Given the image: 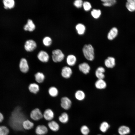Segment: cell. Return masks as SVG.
<instances>
[{
  "instance_id": "1",
  "label": "cell",
  "mask_w": 135,
  "mask_h": 135,
  "mask_svg": "<svg viewBox=\"0 0 135 135\" xmlns=\"http://www.w3.org/2000/svg\"><path fill=\"white\" fill-rule=\"evenodd\" d=\"M26 116L20 107H17L12 113L9 121L11 128L16 131H22V124Z\"/></svg>"
},
{
  "instance_id": "2",
  "label": "cell",
  "mask_w": 135,
  "mask_h": 135,
  "mask_svg": "<svg viewBox=\"0 0 135 135\" xmlns=\"http://www.w3.org/2000/svg\"><path fill=\"white\" fill-rule=\"evenodd\" d=\"M82 50L84 55L87 60L90 61L94 60V49L91 44L84 45Z\"/></svg>"
},
{
  "instance_id": "3",
  "label": "cell",
  "mask_w": 135,
  "mask_h": 135,
  "mask_svg": "<svg viewBox=\"0 0 135 135\" xmlns=\"http://www.w3.org/2000/svg\"><path fill=\"white\" fill-rule=\"evenodd\" d=\"M52 54V59L54 62H61L64 58V54L62 51L59 49H56L53 50Z\"/></svg>"
},
{
  "instance_id": "4",
  "label": "cell",
  "mask_w": 135,
  "mask_h": 135,
  "mask_svg": "<svg viewBox=\"0 0 135 135\" xmlns=\"http://www.w3.org/2000/svg\"><path fill=\"white\" fill-rule=\"evenodd\" d=\"M37 46V44L34 40L32 39H29L25 42L24 48L26 51L31 52L35 50Z\"/></svg>"
},
{
  "instance_id": "5",
  "label": "cell",
  "mask_w": 135,
  "mask_h": 135,
  "mask_svg": "<svg viewBox=\"0 0 135 135\" xmlns=\"http://www.w3.org/2000/svg\"><path fill=\"white\" fill-rule=\"evenodd\" d=\"M19 68L20 71L23 73H26L28 71L29 66L26 58H22L21 59L19 64Z\"/></svg>"
},
{
  "instance_id": "6",
  "label": "cell",
  "mask_w": 135,
  "mask_h": 135,
  "mask_svg": "<svg viewBox=\"0 0 135 135\" xmlns=\"http://www.w3.org/2000/svg\"><path fill=\"white\" fill-rule=\"evenodd\" d=\"M37 57L40 62L43 63L47 62L50 59V56L44 50H41L39 52Z\"/></svg>"
},
{
  "instance_id": "7",
  "label": "cell",
  "mask_w": 135,
  "mask_h": 135,
  "mask_svg": "<svg viewBox=\"0 0 135 135\" xmlns=\"http://www.w3.org/2000/svg\"><path fill=\"white\" fill-rule=\"evenodd\" d=\"M30 116L33 120H38L42 118L43 115L40 110L38 108H36L31 112Z\"/></svg>"
},
{
  "instance_id": "8",
  "label": "cell",
  "mask_w": 135,
  "mask_h": 135,
  "mask_svg": "<svg viewBox=\"0 0 135 135\" xmlns=\"http://www.w3.org/2000/svg\"><path fill=\"white\" fill-rule=\"evenodd\" d=\"M72 74V70L69 66H64L62 69L61 74L62 76L64 78L67 79L69 78Z\"/></svg>"
},
{
  "instance_id": "9",
  "label": "cell",
  "mask_w": 135,
  "mask_h": 135,
  "mask_svg": "<svg viewBox=\"0 0 135 135\" xmlns=\"http://www.w3.org/2000/svg\"><path fill=\"white\" fill-rule=\"evenodd\" d=\"M36 28V25L32 20L29 19L24 26L23 29L26 31L32 32L35 30Z\"/></svg>"
},
{
  "instance_id": "10",
  "label": "cell",
  "mask_w": 135,
  "mask_h": 135,
  "mask_svg": "<svg viewBox=\"0 0 135 135\" xmlns=\"http://www.w3.org/2000/svg\"><path fill=\"white\" fill-rule=\"evenodd\" d=\"M61 106L64 109L67 110L70 107L72 102L70 100L66 97L62 98L61 100Z\"/></svg>"
},
{
  "instance_id": "11",
  "label": "cell",
  "mask_w": 135,
  "mask_h": 135,
  "mask_svg": "<svg viewBox=\"0 0 135 135\" xmlns=\"http://www.w3.org/2000/svg\"><path fill=\"white\" fill-rule=\"evenodd\" d=\"M104 64L106 67L108 68H113L116 65L115 59L112 57H108L105 60Z\"/></svg>"
},
{
  "instance_id": "12",
  "label": "cell",
  "mask_w": 135,
  "mask_h": 135,
  "mask_svg": "<svg viewBox=\"0 0 135 135\" xmlns=\"http://www.w3.org/2000/svg\"><path fill=\"white\" fill-rule=\"evenodd\" d=\"M78 68L81 72L85 74L89 73L90 70V66L86 62H84L80 64L78 66Z\"/></svg>"
},
{
  "instance_id": "13",
  "label": "cell",
  "mask_w": 135,
  "mask_h": 135,
  "mask_svg": "<svg viewBox=\"0 0 135 135\" xmlns=\"http://www.w3.org/2000/svg\"><path fill=\"white\" fill-rule=\"evenodd\" d=\"M48 129L46 127L43 125L38 126L36 128L35 132L38 135H44L47 133Z\"/></svg>"
},
{
  "instance_id": "14",
  "label": "cell",
  "mask_w": 135,
  "mask_h": 135,
  "mask_svg": "<svg viewBox=\"0 0 135 135\" xmlns=\"http://www.w3.org/2000/svg\"><path fill=\"white\" fill-rule=\"evenodd\" d=\"M28 88L30 92L36 94L39 91L40 88L38 84L36 83H32L29 85Z\"/></svg>"
},
{
  "instance_id": "15",
  "label": "cell",
  "mask_w": 135,
  "mask_h": 135,
  "mask_svg": "<svg viewBox=\"0 0 135 135\" xmlns=\"http://www.w3.org/2000/svg\"><path fill=\"white\" fill-rule=\"evenodd\" d=\"M105 72V70L104 68L102 66L99 67L95 71V75L98 79H103L105 77L104 74Z\"/></svg>"
},
{
  "instance_id": "16",
  "label": "cell",
  "mask_w": 135,
  "mask_h": 135,
  "mask_svg": "<svg viewBox=\"0 0 135 135\" xmlns=\"http://www.w3.org/2000/svg\"><path fill=\"white\" fill-rule=\"evenodd\" d=\"M67 64L70 66H72L76 64V56L73 54H69L67 57L66 59Z\"/></svg>"
},
{
  "instance_id": "17",
  "label": "cell",
  "mask_w": 135,
  "mask_h": 135,
  "mask_svg": "<svg viewBox=\"0 0 135 135\" xmlns=\"http://www.w3.org/2000/svg\"><path fill=\"white\" fill-rule=\"evenodd\" d=\"M43 116L46 120H50L54 118V114L52 111L50 109H47L44 111Z\"/></svg>"
},
{
  "instance_id": "18",
  "label": "cell",
  "mask_w": 135,
  "mask_h": 135,
  "mask_svg": "<svg viewBox=\"0 0 135 135\" xmlns=\"http://www.w3.org/2000/svg\"><path fill=\"white\" fill-rule=\"evenodd\" d=\"M96 87L98 89L102 90L105 88L106 86V84L103 79H98L95 84Z\"/></svg>"
},
{
  "instance_id": "19",
  "label": "cell",
  "mask_w": 135,
  "mask_h": 135,
  "mask_svg": "<svg viewBox=\"0 0 135 135\" xmlns=\"http://www.w3.org/2000/svg\"><path fill=\"white\" fill-rule=\"evenodd\" d=\"M118 30L116 27L112 28L108 34L107 38L110 40L114 39L116 36L118 34Z\"/></svg>"
},
{
  "instance_id": "20",
  "label": "cell",
  "mask_w": 135,
  "mask_h": 135,
  "mask_svg": "<svg viewBox=\"0 0 135 135\" xmlns=\"http://www.w3.org/2000/svg\"><path fill=\"white\" fill-rule=\"evenodd\" d=\"M35 79L36 82L39 84L43 82L45 78V76L42 72H38L34 75Z\"/></svg>"
},
{
  "instance_id": "21",
  "label": "cell",
  "mask_w": 135,
  "mask_h": 135,
  "mask_svg": "<svg viewBox=\"0 0 135 135\" xmlns=\"http://www.w3.org/2000/svg\"><path fill=\"white\" fill-rule=\"evenodd\" d=\"M126 6L128 10L130 12L135 10V0H128L126 4Z\"/></svg>"
},
{
  "instance_id": "22",
  "label": "cell",
  "mask_w": 135,
  "mask_h": 135,
  "mask_svg": "<svg viewBox=\"0 0 135 135\" xmlns=\"http://www.w3.org/2000/svg\"><path fill=\"white\" fill-rule=\"evenodd\" d=\"M130 132V128L126 126H122L118 128V132L120 135H126Z\"/></svg>"
},
{
  "instance_id": "23",
  "label": "cell",
  "mask_w": 135,
  "mask_h": 135,
  "mask_svg": "<svg viewBox=\"0 0 135 135\" xmlns=\"http://www.w3.org/2000/svg\"><path fill=\"white\" fill-rule=\"evenodd\" d=\"M4 8L6 9H11L15 6V2L14 0H4L3 1Z\"/></svg>"
},
{
  "instance_id": "24",
  "label": "cell",
  "mask_w": 135,
  "mask_h": 135,
  "mask_svg": "<svg viewBox=\"0 0 135 135\" xmlns=\"http://www.w3.org/2000/svg\"><path fill=\"white\" fill-rule=\"evenodd\" d=\"M48 92L49 95L53 97L56 96L58 94V89L54 86L50 87L48 89Z\"/></svg>"
},
{
  "instance_id": "25",
  "label": "cell",
  "mask_w": 135,
  "mask_h": 135,
  "mask_svg": "<svg viewBox=\"0 0 135 135\" xmlns=\"http://www.w3.org/2000/svg\"><path fill=\"white\" fill-rule=\"evenodd\" d=\"M48 126L51 130L54 132L57 131L59 128L58 124L54 121L49 122L48 123Z\"/></svg>"
},
{
  "instance_id": "26",
  "label": "cell",
  "mask_w": 135,
  "mask_h": 135,
  "mask_svg": "<svg viewBox=\"0 0 135 135\" xmlns=\"http://www.w3.org/2000/svg\"><path fill=\"white\" fill-rule=\"evenodd\" d=\"M76 28L78 33L79 35L83 34L86 30V27L83 24L81 23L78 24L76 26Z\"/></svg>"
},
{
  "instance_id": "27",
  "label": "cell",
  "mask_w": 135,
  "mask_h": 135,
  "mask_svg": "<svg viewBox=\"0 0 135 135\" xmlns=\"http://www.w3.org/2000/svg\"><path fill=\"white\" fill-rule=\"evenodd\" d=\"M34 126V123L28 120H25L22 124L23 128L26 130L32 129L33 127Z\"/></svg>"
},
{
  "instance_id": "28",
  "label": "cell",
  "mask_w": 135,
  "mask_h": 135,
  "mask_svg": "<svg viewBox=\"0 0 135 135\" xmlns=\"http://www.w3.org/2000/svg\"><path fill=\"white\" fill-rule=\"evenodd\" d=\"M76 98L79 100H83L85 98V95L83 91L81 90L77 91L75 94Z\"/></svg>"
},
{
  "instance_id": "29",
  "label": "cell",
  "mask_w": 135,
  "mask_h": 135,
  "mask_svg": "<svg viewBox=\"0 0 135 135\" xmlns=\"http://www.w3.org/2000/svg\"><path fill=\"white\" fill-rule=\"evenodd\" d=\"M52 40L51 38L48 36L44 37L42 40V43L45 46H49L52 44Z\"/></svg>"
},
{
  "instance_id": "30",
  "label": "cell",
  "mask_w": 135,
  "mask_h": 135,
  "mask_svg": "<svg viewBox=\"0 0 135 135\" xmlns=\"http://www.w3.org/2000/svg\"><path fill=\"white\" fill-rule=\"evenodd\" d=\"M91 14L92 16L94 18L97 19L100 16L101 12L100 10L94 9L91 11Z\"/></svg>"
},
{
  "instance_id": "31",
  "label": "cell",
  "mask_w": 135,
  "mask_h": 135,
  "mask_svg": "<svg viewBox=\"0 0 135 135\" xmlns=\"http://www.w3.org/2000/svg\"><path fill=\"white\" fill-rule=\"evenodd\" d=\"M59 120L63 123H66L68 120V114L66 112H63L59 117Z\"/></svg>"
},
{
  "instance_id": "32",
  "label": "cell",
  "mask_w": 135,
  "mask_h": 135,
  "mask_svg": "<svg viewBox=\"0 0 135 135\" xmlns=\"http://www.w3.org/2000/svg\"><path fill=\"white\" fill-rule=\"evenodd\" d=\"M110 126V125L106 122H104L101 123L100 129L101 131L103 132H106Z\"/></svg>"
},
{
  "instance_id": "33",
  "label": "cell",
  "mask_w": 135,
  "mask_h": 135,
  "mask_svg": "<svg viewBox=\"0 0 135 135\" xmlns=\"http://www.w3.org/2000/svg\"><path fill=\"white\" fill-rule=\"evenodd\" d=\"M103 3V5L105 6H110L115 4L116 2L115 0H101Z\"/></svg>"
},
{
  "instance_id": "34",
  "label": "cell",
  "mask_w": 135,
  "mask_h": 135,
  "mask_svg": "<svg viewBox=\"0 0 135 135\" xmlns=\"http://www.w3.org/2000/svg\"><path fill=\"white\" fill-rule=\"evenodd\" d=\"M9 130L6 126H0V135H8Z\"/></svg>"
},
{
  "instance_id": "35",
  "label": "cell",
  "mask_w": 135,
  "mask_h": 135,
  "mask_svg": "<svg viewBox=\"0 0 135 135\" xmlns=\"http://www.w3.org/2000/svg\"><path fill=\"white\" fill-rule=\"evenodd\" d=\"M82 6L84 10L88 11L90 10L92 8V6L90 3L87 1H85L83 2Z\"/></svg>"
},
{
  "instance_id": "36",
  "label": "cell",
  "mask_w": 135,
  "mask_h": 135,
  "mask_svg": "<svg viewBox=\"0 0 135 135\" xmlns=\"http://www.w3.org/2000/svg\"><path fill=\"white\" fill-rule=\"evenodd\" d=\"M82 133L84 135H87L89 132V130L88 127L86 126H82L80 128Z\"/></svg>"
},
{
  "instance_id": "37",
  "label": "cell",
  "mask_w": 135,
  "mask_h": 135,
  "mask_svg": "<svg viewBox=\"0 0 135 135\" xmlns=\"http://www.w3.org/2000/svg\"><path fill=\"white\" fill-rule=\"evenodd\" d=\"M83 2L82 0H76L74 2V4L76 8H80L82 6Z\"/></svg>"
},
{
  "instance_id": "38",
  "label": "cell",
  "mask_w": 135,
  "mask_h": 135,
  "mask_svg": "<svg viewBox=\"0 0 135 135\" xmlns=\"http://www.w3.org/2000/svg\"><path fill=\"white\" fill-rule=\"evenodd\" d=\"M4 117L3 114L0 112V123L2 122L3 120Z\"/></svg>"
},
{
  "instance_id": "39",
  "label": "cell",
  "mask_w": 135,
  "mask_h": 135,
  "mask_svg": "<svg viewBox=\"0 0 135 135\" xmlns=\"http://www.w3.org/2000/svg\"><path fill=\"white\" fill-rule=\"evenodd\" d=\"M98 135H100V134H98Z\"/></svg>"
},
{
  "instance_id": "40",
  "label": "cell",
  "mask_w": 135,
  "mask_h": 135,
  "mask_svg": "<svg viewBox=\"0 0 135 135\" xmlns=\"http://www.w3.org/2000/svg\"></svg>"
}]
</instances>
